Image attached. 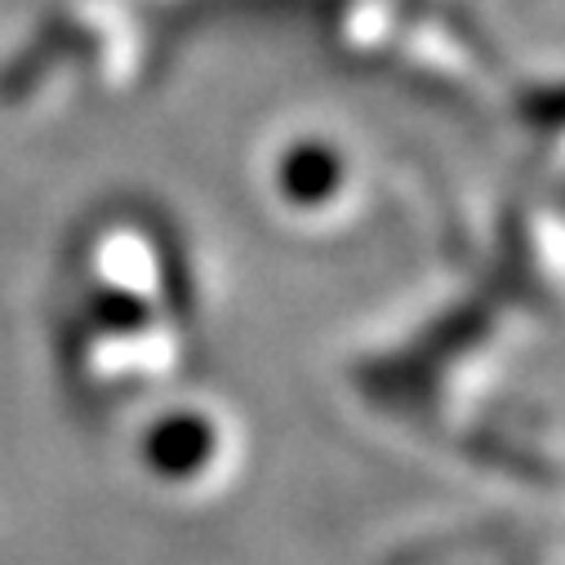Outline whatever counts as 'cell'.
Returning a JSON list of instances; mask_svg holds the SVG:
<instances>
[{
	"label": "cell",
	"instance_id": "obj_3",
	"mask_svg": "<svg viewBox=\"0 0 565 565\" xmlns=\"http://www.w3.org/2000/svg\"><path fill=\"white\" fill-rule=\"evenodd\" d=\"M54 299L116 312L201 317V290L183 258V245L138 214L94 218L76 232Z\"/></svg>",
	"mask_w": 565,
	"mask_h": 565
},
{
	"label": "cell",
	"instance_id": "obj_1",
	"mask_svg": "<svg viewBox=\"0 0 565 565\" xmlns=\"http://www.w3.org/2000/svg\"><path fill=\"white\" fill-rule=\"evenodd\" d=\"M50 334L63 392L85 418L125 423L148 401L201 379V317L54 299Z\"/></svg>",
	"mask_w": 565,
	"mask_h": 565
},
{
	"label": "cell",
	"instance_id": "obj_2",
	"mask_svg": "<svg viewBox=\"0 0 565 565\" xmlns=\"http://www.w3.org/2000/svg\"><path fill=\"white\" fill-rule=\"evenodd\" d=\"M120 428L134 477L170 503H218L249 468V428L241 409L201 387V379L134 409Z\"/></svg>",
	"mask_w": 565,
	"mask_h": 565
}]
</instances>
